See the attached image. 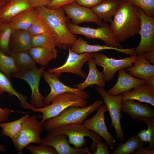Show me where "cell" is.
<instances>
[{
    "instance_id": "1",
    "label": "cell",
    "mask_w": 154,
    "mask_h": 154,
    "mask_svg": "<svg viewBox=\"0 0 154 154\" xmlns=\"http://www.w3.org/2000/svg\"><path fill=\"white\" fill-rule=\"evenodd\" d=\"M113 17L110 26L119 42L139 34L141 20L137 7L120 0Z\"/></svg>"
},
{
    "instance_id": "2",
    "label": "cell",
    "mask_w": 154,
    "mask_h": 154,
    "mask_svg": "<svg viewBox=\"0 0 154 154\" xmlns=\"http://www.w3.org/2000/svg\"><path fill=\"white\" fill-rule=\"evenodd\" d=\"M35 9L52 31L55 39L56 46L62 50L70 48L77 37L68 28L67 23L70 19L66 16L62 7L51 9L42 7Z\"/></svg>"
},
{
    "instance_id": "3",
    "label": "cell",
    "mask_w": 154,
    "mask_h": 154,
    "mask_svg": "<svg viewBox=\"0 0 154 154\" xmlns=\"http://www.w3.org/2000/svg\"><path fill=\"white\" fill-rule=\"evenodd\" d=\"M103 101L97 100L88 106L69 107L57 116L46 120L44 128L47 131L58 127L71 124H82L88 116L98 110Z\"/></svg>"
},
{
    "instance_id": "4",
    "label": "cell",
    "mask_w": 154,
    "mask_h": 154,
    "mask_svg": "<svg viewBox=\"0 0 154 154\" xmlns=\"http://www.w3.org/2000/svg\"><path fill=\"white\" fill-rule=\"evenodd\" d=\"M87 101L78 95L66 93L58 95L52 100L49 105L40 108H34L31 110L33 112H40L41 122L44 123L47 119L59 115L67 108L72 106L83 107L87 106Z\"/></svg>"
},
{
    "instance_id": "5",
    "label": "cell",
    "mask_w": 154,
    "mask_h": 154,
    "mask_svg": "<svg viewBox=\"0 0 154 154\" xmlns=\"http://www.w3.org/2000/svg\"><path fill=\"white\" fill-rule=\"evenodd\" d=\"M43 129V124L38 121V116L28 115L18 134L12 139L18 153L22 154L24 148L31 143L41 144L40 135Z\"/></svg>"
},
{
    "instance_id": "6",
    "label": "cell",
    "mask_w": 154,
    "mask_h": 154,
    "mask_svg": "<svg viewBox=\"0 0 154 154\" xmlns=\"http://www.w3.org/2000/svg\"><path fill=\"white\" fill-rule=\"evenodd\" d=\"M53 134H64L67 136L70 143L79 149L86 144L85 137L87 136L92 141L91 149L95 151L97 143L102 141V137L94 131L86 128L82 124H71L62 125L49 131Z\"/></svg>"
},
{
    "instance_id": "7",
    "label": "cell",
    "mask_w": 154,
    "mask_h": 154,
    "mask_svg": "<svg viewBox=\"0 0 154 154\" xmlns=\"http://www.w3.org/2000/svg\"><path fill=\"white\" fill-rule=\"evenodd\" d=\"M70 32L74 35H80L88 39L96 38L104 41L106 45L123 48L122 46L116 40L110 25L102 21L100 27L92 28L89 27H83L75 25L69 21L67 23Z\"/></svg>"
},
{
    "instance_id": "8",
    "label": "cell",
    "mask_w": 154,
    "mask_h": 154,
    "mask_svg": "<svg viewBox=\"0 0 154 154\" xmlns=\"http://www.w3.org/2000/svg\"><path fill=\"white\" fill-rule=\"evenodd\" d=\"M96 88L107 108L111 119L110 126L114 127L116 132V137L120 142H122L125 139L120 122V119L122 118L121 109L123 93L114 96L108 94L103 87L96 85Z\"/></svg>"
},
{
    "instance_id": "9",
    "label": "cell",
    "mask_w": 154,
    "mask_h": 154,
    "mask_svg": "<svg viewBox=\"0 0 154 154\" xmlns=\"http://www.w3.org/2000/svg\"><path fill=\"white\" fill-rule=\"evenodd\" d=\"M137 56L121 59L109 58L101 52L94 53L93 58L97 65L102 66L106 81L110 82L116 73L121 69H125L131 67Z\"/></svg>"
},
{
    "instance_id": "10",
    "label": "cell",
    "mask_w": 154,
    "mask_h": 154,
    "mask_svg": "<svg viewBox=\"0 0 154 154\" xmlns=\"http://www.w3.org/2000/svg\"><path fill=\"white\" fill-rule=\"evenodd\" d=\"M42 76L51 89L50 93L46 96L44 97L43 107L50 104L56 96L64 93H73L86 99L89 98L90 94L88 91L81 90L77 88L65 85L60 80L59 77L54 73L44 70Z\"/></svg>"
},
{
    "instance_id": "11",
    "label": "cell",
    "mask_w": 154,
    "mask_h": 154,
    "mask_svg": "<svg viewBox=\"0 0 154 154\" xmlns=\"http://www.w3.org/2000/svg\"><path fill=\"white\" fill-rule=\"evenodd\" d=\"M68 48V55L65 63L57 68L48 69L47 71L55 73L59 77L63 73H72L86 78V74L82 70L85 63L93 58L94 53H78Z\"/></svg>"
},
{
    "instance_id": "12",
    "label": "cell",
    "mask_w": 154,
    "mask_h": 154,
    "mask_svg": "<svg viewBox=\"0 0 154 154\" xmlns=\"http://www.w3.org/2000/svg\"><path fill=\"white\" fill-rule=\"evenodd\" d=\"M45 67H35L27 70H21L13 74L14 77L25 81L30 86L32 91L30 102L36 108L43 106L44 97L39 92V86L42 72Z\"/></svg>"
},
{
    "instance_id": "13",
    "label": "cell",
    "mask_w": 154,
    "mask_h": 154,
    "mask_svg": "<svg viewBox=\"0 0 154 154\" xmlns=\"http://www.w3.org/2000/svg\"><path fill=\"white\" fill-rule=\"evenodd\" d=\"M141 20L139 34L141 40L135 48L137 56L154 50V17L146 15L142 10L138 7Z\"/></svg>"
},
{
    "instance_id": "14",
    "label": "cell",
    "mask_w": 154,
    "mask_h": 154,
    "mask_svg": "<svg viewBox=\"0 0 154 154\" xmlns=\"http://www.w3.org/2000/svg\"><path fill=\"white\" fill-rule=\"evenodd\" d=\"M108 111L105 104H102L96 114L92 118L86 119L83 124L87 129L98 134L105 140L109 147L112 148L115 145V138L108 131L105 122V114Z\"/></svg>"
},
{
    "instance_id": "15",
    "label": "cell",
    "mask_w": 154,
    "mask_h": 154,
    "mask_svg": "<svg viewBox=\"0 0 154 154\" xmlns=\"http://www.w3.org/2000/svg\"><path fill=\"white\" fill-rule=\"evenodd\" d=\"M42 144L53 147L58 154H91L86 147L79 149L70 145L67 136L64 134H53L50 132L42 139Z\"/></svg>"
},
{
    "instance_id": "16",
    "label": "cell",
    "mask_w": 154,
    "mask_h": 154,
    "mask_svg": "<svg viewBox=\"0 0 154 154\" xmlns=\"http://www.w3.org/2000/svg\"><path fill=\"white\" fill-rule=\"evenodd\" d=\"M65 14L73 24L78 25L79 24L87 22L96 23L101 26L102 21L93 12L91 8L82 6L75 2L66 5L62 7Z\"/></svg>"
},
{
    "instance_id": "17",
    "label": "cell",
    "mask_w": 154,
    "mask_h": 154,
    "mask_svg": "<svg viewBox=\"0 0 154 154\" xmlns=\"http://www.w3.org/2000/svg\"><path fill=\"white\" fill-rule=\"evenodd\" d=\"M121 111L129 115L135 122L145 118H154V110L149 105L135 100H122Z\"/></svg>"
},
{
    "instance_id": "18",
    "label": "cell",
    "mask_w": 154,
    "mask_h": 154,
    "mask_svg": "<svg viewBox=\"0 0 154 154\" xmlns=\"http://www.w3.org/2000/svg\"><path fill=\"white\" fill-rule=\"evenodd\" d=\"M117 81L115 85L107 92L114 96L129 91L145 83V81L135 78L128 74L124 69L118 71Z\"/></svg>"
},
{
    "instance_id": "19",
    "label": "cell",
    "mask_w": 154,
    "mask_h": 154,
    "mask_svg": "<svg viewBox=\"0 0 154 154\" xmlns=\"http://www.w3.org/2000/svg\"><path fill=\"white\" fill-rule=\"evenodd\" d=\"M70 48L73 51L78 53H94L104 50H112L131 56L136 55L134 48H119L107 45H92L88 44L87 41L81 37L77 38Z\"/></svg>"
},
{
    "instance_id": "20",
    "label": "cell",
    "mask_w": 154,
    "mask_h": 154,
    "mask_svg": "<svg viewBox=\"0 0 154 154\" xmlns=\"http://www.w3.org/2000/svg\"><path fill=\"white\" fill-rule=\"evenodd\" d=\"M133 63L131 67L124 70L129 75L145 81L154 76V65L142 56H137Z\"/></svg>"
},
{
    "instance_id": "21",
    "label": "cell",
    "mask_w": 154,
    "mask_h": 154,
    "mask_svg": "<svg viewBox=\"0 0 154 154\" xmlns=\"http://www.w3.org/2000/svg\"><path fill=\"white\" fill-rule=\"evenodd\" d=\"M34 8L27 0H10L0 9V21H10L25 10Z\"/></svg>"
},
{
    "instance_id": "22",
    "label": "cell",
    "mask_w": 154,
    "mask_h": 154,
    "mask_svg": "<svg viewBox=\"0 0 154 154\" xmlns=\"http://www.w3.org/2000/svg\"><path fill=\"white\" fill-rule=\"evenodd\" d=\"M89 66V73L83 82L76 84L74 87L84 91L88 86L96 84L100 87L103 88L105 85L106 80L102 72L98 70L97 64L94 59L93 58L88 61Z\"/></svg>"
},
{
    "instance_id": "23",
    "label": "cell",
    "mask_w": 154,
    "mask_h": 154,
    "mask_svg": "<svg viewBox=\"0 0 154 154\" xmlns=\"http://www.w3.org/2000/svg\"><path fill=\"white\" fill-rule=\"evenodd\" d=\"M132 89L123 93L122 100H135L154 106V88L145 83Z\"/></svg>"
},
{
    "instance_id": "24",
    "label": "cell",
    "mask_w": 154,
    "mask_h": 154,
    "mask_svg": "<svg viewBox=\"0 0 154 154\" xmlns=\"http://www.w3.org/2000/svg\"><path fill=\"white\" fill-rule=\"evenodd\" d=\"M120 0H104L91 9L102 20L111 23L119 6Z\"/></svg>"
},
{
    "instance_id": "25",
    "label": "cell",
    "mask_w": 154,
    "mask_h": 154,
    "mask_svg": "<svg viewBox=\"0 0 154 154\" xmlns=\"http://www.w3.org/2000/svg\"><path fill=\"white\" fill-rule=\"evenodd\" d=\"M32 36L28 30H15L11 36V53L27 51L32 47Z\"/></svg>"
},
{
    "instance_id": "26",
    "label": "cell",
    "mask_w": 154,
    "mask_h": 154,
    "mask_svg": "<svg viewBox=\"0 0 154 154\" xmlns=\"http://www.w3.org/2000/svg\"><path fill=\"white\" fill-rule=\"evenodd\" d=\"M6 92L10 96H15L18 98L20 104L24 109L31 110L36 108L27 101V97L17 91L12 86L9 78L0 72V94Z\"/></svg>"
},
{
    "instance_id": "27",
    "label": "cell",
    "mask_w": 154,
    "mask_h": 154,
    "mask_svg": "<svg viewBox=\"0 0 154 154\" xmlns=\"http://www.w3.org/2000/svg\"><path fill=\"white\" fill-rule=\"evenodd\" d=\"M38 15L35 8L28 9L16 16L9 23L15 30H28Z\"/></svg>"
},
{
    "instance_id": "28",
    "label": "cell",
    "mask_w": 154,
    "mask_h": 154,
    "mask_svg": "<svg viewBox=\"0 0 154 154\" xmlns=\"http://www.w3.org/2000/svg\"><path fill=\"white\" fill-rule=\"evenodd\" d=\"M27 52L36 63L40 64L42 67L47 66L51 61L56 59L58 54L56 48L50 49L39 47H31Z\"/></svg>"
},
{
    "instance_id": "29",
    "label": "cell",
    "mask_w": 154,
    "mask_h": 154,
    "mask_svg": "<svg viewBox=\"0 0 154 154\" xmlns=\"http://www.w3.org/2000/svg\"><path fill=\"white\" fill-rule=\"evenodd\" d=\"M144 143L139 137L135 135L124 143L120 142L117 147L114 150L111 154H129L132 153L139 148L143 147Z\"/></svg>"
},
{
    "instance_id": "30",
    "label": "cell",
    "mask_w": 154,
    "mask_h": 154,
    "mask_svg": "<svg viewBox=\"0 0 154 154\" xmlns=\"http://www.w3.org/2000/svg\"><path fill=\"white\" fill-rule=\"evenodd\" d=\"M10 56L20 70L36 67V62L27 51L11 53Z\"/></svg>"
},
{
    "instance_id": "31",
    "label": "cell",
    "mask_w": 154,
    "mask_h": 154,
    "mask_svg": "<svg viewBox=\"0 0 154 154\" xmlns=\"http://www.w3.org/2000/svg\"><path fill=\"white\" fill-rule=\"evenodd\" d=\"M28 115L13 121L0 123L1 133L6 137H10L11 139H13L20 131L23 122Z\"/></svg>"
},
{
    "instance_id": "32",
    "label": "cell",
    "mask_w": 154,
    "mask_h": 154,
    "mask_svg": "<svg viewBox=\"0 0 154 154\" xmlns=\"http://www.w3.org/2000/svg\"><path fill=\"white\" fill-rule=\"evenodd\" d=\"M142 121L147 124V129L140 130L137 136L142 142L149 143V146L146 148V149H154V118H145Z\"/></svg>"
},
{
    "instance_id": "33",
    "label": "cell",
    "mask_w": 154,
    "mask_h": 154,
    "mask_svg": "<svg viewBox=\"0 0 154 154\" xmlns=\"http://www.w3.org/2000/svg\"><path fill=\"white\" fill-rule=\"evenodd\" d=\"M28 30L32 36L42 35L54 37L47 24L38 14Z\"/></svg>"
},
{
    "instance_id": "34",
    "label": "cell",
    "mask_w": 154,
    "mask_h": 154,
    "mask_svg": "<svg viewBox=\"0 0 154 154\" xmlns=\"http://www.w3.org/2000/svg\"><path fill=\"white\" fill-rule=\"evenodd\" d=\"M0 70L9 78L13 74L16 73L20 71L12 57L6 55L1 50Z\"/></svg>"
},
{
    "instance_id": "35",
    "label": "cell",
    "mask_w": 154,
    "mask_h": 154,
    "mask_svg": "<svg viewBox=\"0 0 154 154\" xmlns=\"http://www.w3.org/2000/svg\"><path fill=\"white\" fill-rule=\"evenodd\" d=\"M32 47H39L50 49L56 48V40L52 36L44 35H37L32 36Z\"/></svg>"
},
{
    "instance_id": "36",
    "label": "cell",
    "mask_w": 154,
    "mask_h": 154,
    "mask_svg": "<svg viewBox=\"0 0 154 154\" xmlns=\"http://www.w3.org/2000/svg\"><path fill=\"white\" fill-rule=\"evenodd\" d=\"M130 3L141 9L145 14L154 17V0H122Z\"/></svg>"
},
{
    "instance_id": "37",
    "label": "cell",
    "mask_w": 154,
    "mask_h": 154,
    "mask_svg": "<svg viewBox=\"0 0 154 154\" xmlns=\"http://www.w3.org/2000/svg\"><path fill=\"white\" fill-rule=\"evenodd\" d=\"M4 26L0 35V48L7 51L9 49L10 38L15 30L9 23Z\"/></svg>"
},
{
    "instance_id": "38",
    "label": "cell",
    "mask_w": 154,
    "mask_h": 154,
    "mask_svg": "<svg viewBox=\"0 0 154 154\" xmlns=\"http://www.w3.org/2000/svg\"><path fill=\"white\" fill-rule=\"evenodd\" d=\"M32 154H57L54 149L50 145L40 144L35 145L29 144L25 147Z\"/></svg>"
},
{
    "instance_id": "39",
    "label": "cell",
    "mask_w": 154,
    "mask_h": 154,
    "mask_svg": "<svg viewBox=\"0 0 154 154\" xmlns=\"http://www.w3.org/2000/svg\"><path fill=\"white\" fill-rule=\"evenodd\" d=\"M74 2L75 0H51L46 7L51 9H56Z\"/></svg>"
},
{
    "instance_id": "40",
    "label": "cell",
    "mask_w": 154,
    "mask_h": 154,
    "mask_svg": "<svg viewBox=\"0 0 154 154\" xmlns=\"http://www.w3.org/2000/svg\"><path fill=\"white\" fill-rule=\"evenodd\" d=\"M109 147L106 143L102 141H98L96 145V149L94 154H109Z\"/></svg>"
},
{
    "instance_id": "41",
    "label": "cell",
    "mask_w": 154,
    "mask_h": 154,
    "mask_svg": "<svg viewBox=\"0 0 154 154\" xmlns=\"http://www.w3.org/2000/svg\"><path fill=\"white\" fill-rule=\"evenodd\" d=\"M104 0H75V2L82 6L92 8Z\"/></svg>"
},
{
    "instance_id": "42",
    "label": "cell",
    "mask_w": 154,
    "mask_h": 154,
    "mask_svg": "<svg viewBox=\"0 0 154 154\" xmlns=\"http://www.w3.org/2000/svg\"><path fill=\"white\" fill-rule=\"evenodd\" d=\"M14 112L13 110L8 108H0V123L7 121L11 114Z\"/></svg>"
},
{
    "instance_id": "43",
    "label": "cell",
    "mask_w": 154,
    "mask_h": 154,
    "mask_svg": "<svg viewBox=\"0 0 154 154\" xmlns=\"http://www.w3.org/2000/svg\"><path fill=\"white\" fill-rule=\"evenodd\" d=\"M34 8L42 7H47L51 0H27Z\"/></svg>"
},
{
    "instance_id": "44",
    "label": "cell",
    "mask_w": 154,
    "mask_h": 154,
    "mask_svg": "<svg viewBox=\"0 0 154 154\" xmlns=\"http://www.w3.org/2000/svg\"><path fill=\"white\" fill-rule=\"evenodd\" d=\"M140 55L142 56L150 63L154 64V50L143 53Z\"/></svg>"
},
{
    "instance_id": "45",
    "label": "cell",
    "mask_w": 154,
    "mask_h": 154,
    "mask_svg": "<svg viewBox=\"0 0 154 154\" xmlns=\"http://www.w3.org/2000/svg\"><path fill=\"white\" fill-rule=\"evenodd\" d=\"M133 154H154V149L149 150L142 147L133 153Z\"/></svg>"
},
{
    "instance_id": "46",
    "label": "cell",
    "mask_w": 154,
    "mask_h": 154,
    "mask_svg": "<svg viewBox=\"0 0 154 154\" xmlns=\"http://www.w3.org/2000/svg\"><path fill=\"white\" fill-rule=\"evenodd\" d=\"M145 83L153 88H154V76L149 78L145 80Z\"/></svg>"
},
{
    "instance_id": "47",
    "label": "cell",
    "mask_w": 154,
    "mask_h": 154,
    "mask_svg": "<svg viewBox=\"0 0 154 154\" xmlns=\"http://www.w3.org/2000/svg\"><path fill=\"white\" fill-rule=\"evenodd\" d=\"M10 0H0V9L5 5Z\"/></svg>"
},
{
    "instance_id": "48",
    "label": "cell",
    "mask_w": 154,
    "mask_h": 154,
    "mask_svg": "<svg viewBox=\"0 0 154 154\" xmlns=\"http://www.w3.org/2000/svg\"><path fill=\"white\" fill-rule=\"evenodd\" d=\"M6 151V148L0 143V151L2 152H5Z\"/></svg>"
}]
</instances>
